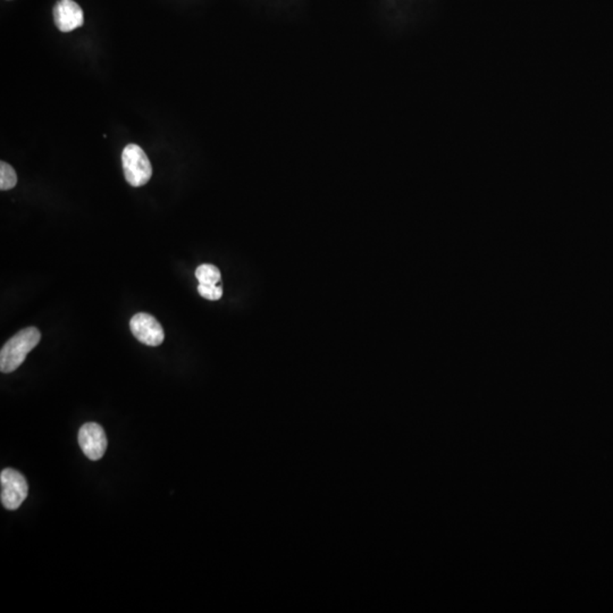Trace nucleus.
Listing matches in <instances>:
<instances>
[{
  "label": "nucleus",
  "instance_id": "1a4fd4ad",
  "mask_svg": "<svg viewBox=\"0 0 613 613\" xmlns=\"http://www.w3.org/2000/svg\"><path fill=\"white\" fill-rule=\"evenodd\" d=\"M198 292L205 299L216 301L223 295V288L217 284H199Z\"/></svg>",
  "mask_w": 613,
  "mask_h": 613
},
{
  "label": "nucleus",
  "instance_id": "423d86ee",
  "mask_svg": "<svg viewBox=\"0 0 613 613\" xmlns=\"http://www.w3.org/2000/svg\"><path fill=\"white\" fill-rule=\"evenodd\" d=\"M54 20L60 31L71 32L83 26L85 15L73 0H60L54 7Z\"/></svg>",
  "mask_w": 613,
  "mask_h": 613
},
{
  "label": "nucleus",
  "instance_id": "39448f33",
  "mask_svg": "<svg viewBox=\"0 0 613 613\" xmlns=\"http://www.w3.org/2000/svg\"><path fill=\"white\" fill-rule=\"evenodd\" d=\"M79 444L87 458L99 460L107 449V438L105 430L96 423L83 425L79 432Z\"/></svg>",
  "mask_w": 613,
  "mask_h": 613
},
{
  "label": "nucleus",
  "instance_id": "f257e3e1",
  "mask_svg": "<svg viewBox=\"0 0 613 613\" xmlns=\"http://www.w3.org/2000/svg\"><path fill=\"white\" fill-rule=\"evenodd\" d=\"M41 340V333L36 327L24 328L5 343L0 351V369L3 373H11L22 365L32 349Z\"/></svg>",
  "mask_w": 613,
  "mask_h": 613
},
{
  "label": "nucleus",
  "instance_id": "7ed1b4c3",
  "mask_svg": "<svg viewBox=\"0 0 613 613\" xmlns=\"http://www.w3.org/2000/svg\"><path fill=\"white\" fill-rule=\"evenodd\" d=\"M0 484L3 506L7 510H16L20 508L28 493V483L24 476L17 470L7 468L1 472Z\"/></svg>",
  "mask_w": 613,
  "mask_h": 613
},
{
  "label": "nucleus",
  "instance_id": "f03ea898",
  "mask_svg": "<svg viewBox=\"0 0 613 613\" xmlns=\"http://www.w3.org/2000/svg\"><path fill=\"white\" fill-rule=\"evenodd\" d=\"M125 178L132 187H142L153 175V167L148 156L138 144H127L122 153Z\"/></svg>",
  "mask_w": 613,
  "mask_h": 613
},
{
  "label": "nucleus",
  "instance_id": "20e7f679",
  "mask_svg": "<svg viewBox=\"0 0 613 613\" xmlns=\"http://www.w3.org/2000/svg\"><path fill=\"white\" fill-rule=\"evenodd\" d=\"M130 328L134 337L143 345L158 347L164 342V328L151 315L146 313L134 315L130 320Z\"/></svg>",
  "mask_w": 613,
  "mask_h": 613
},
{
  "label": "nucleus",
  "instance_id": "6e6552de",
  "mask_svg": "<svg viewBox=\"0 0 613 613\" xmlns=\"http://www.w3.org/2000/svg\"><path fill=\"white\" fill-rule=\"evenodd\" d=\"M17 175L14 168L5 161L0 163V189L11 190L16 185Z\"/></svg>",
  "mask_w": 613,
  "mask_h": 613
},
{
  "label": "nucleus",
  "instance_id": "0eeeda50",
  "mask_svg": "<svg viewBox=\"0 0 613 613\" xmlns=\"http://www.w3.org/2000/svg\"><path fill=\"white\" fill-rule=\"evenodd\" d=\"M195 277L199 284H217L221 281V271L216 266L204 264L195 269Z\"/></svg>",
  "mask_w": 613,
  "mask_h": 613
}]
</instances>
